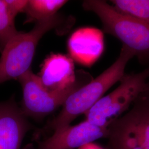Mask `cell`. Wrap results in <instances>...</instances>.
<instances>
[{
    "instance_id": "obj_1",
    "label": "cell",
    "mask_w": 149,
    "mask_h": 149,
    "mask_svg": "<svg viewBox=\"0 0 149 149\" xmlns=\"http://www.w3.org/2000/svg\"><path fill=\"white\" fill-rule=\"evenodd\" d=\"M74 22L72 17H66L56 14L37 22L30 32H19L1 52L0 84L9 80L18 79L31 69L36 47L45 33L55 29L59 34H63L69 31Z\"/></svg>"
},
{
    "instance_id": "obj_2",
    "label": "cell",
    "mask_w": 149,
    "mask_h": 149,
    "mask_svg": "<svg viewBox=\"0 0 149 149\" xmlns=\"http://www.w3.org/2000/svg\"><path fill=\"white\" fill-rule=\"evenodd\" d=\"M134 56L132 50L123 45L116 61L95 79L72 93L62 106L60 112L48 122L45 129L54 132L70 125L78 116L85 114L107 91L121 80L128 62Z\"/></svg>"
},
{
    "instance_id": "obj_3",
    "label": "cell",
    "mask_w": 149,
    "mask_h": 149,
    "mask_svg": "<svg viewBox=\"0 0 149 149\" xmlns=\"http://www.w3.org/2000/svg\"><path fill=\"white\" fill-rule=\"evenodd\" d=\"M82 7L100 18L104 33L117 38L141 63L149 66V23L119 12L105 1L86 0Z\"/></svg>"
},
{
    "instance_id": "obj_4",
    "label": "cell",
    "mask_w": 149,
    "mask_h": 149,
    "mask_svg": "<svg viewBox=\"0 0 149 149\" xmlns=\"http://www.w3.org/2000/svg\"><path fill=\"white\" fill-rule=\"evenodd\" d=\"M149 79V66L138 73L125 74L117 88L103 96L86 113L85 120L98 127L108 128L143 94Z\"/></svg>"
},
{
    "instance_id": "obj_5",
    "label": "cell",
    "mask_w": 149,
    "mask_h": 149,
    "mask_svg": "<svg viewBox=\"0 0 149 149\" xmlns=\"http://www.w3.org/2000/svg\"><path fill=\"white\" fill-rule=\"evenodd\" d=\"M93 79L90 74L80 70L71 85L61 90L49 91L43 87L39 76L29 69L18 79L23 90L22 110L27 117L43 118L63 106L72 93Z\"/></svg>"
},
{
    "instance_id": "obj_6",
    "label": "cell",
    "mask_w": 149,
    "mask_h": 149,
    "mask_svg": "<svg viewBox=\"0 0 149 149\" xmlns=\"http://www.w3.org/2000/svg\"><path fill=\"white\" fill-rule=\"evenodd\" d=\"M111 149H149V100L140 96L133 108L108 127Z\"/></svg>"
},
{
    "instance_id": "obj_7",
    "label": "cell",
    "mask_w": 149,
    "mask_h": 149,
    "mask_svg": "<svg viewBox=\"0 0 149 149\" xmlns=\"http://www.w3.org/2000/svg\"><path fill=\"white\" fill-rule=\"evenodd\" d=\"M108 128L100 127L86 120L75 125H70L54 132L42 141L40 149H79L102 138H107Z\"/></svg>"
},
{
    "instance_id": "obj_8",
    "label": "cell",
    "mask_w": 149,
    "mask_h": 149,
    "mask_svg": "<svg viewBox=\"0 0 149 149\" xmlns=\"http://www.w3.org/2000/svg\"><path fill=\"white\" fill-rule=\"evenodd\" d=\"M30 127L27 116L13 97L0 102V149H20Z\"/></svg>"
},
{
    "instance_id": "obj_9",
    "label": "cell",
    "mask_w": 149,
    "mask_h": 149,
    "mask_svg": "<svg viewBox=\"0 0 149 149\" xmlns=\"http://www.w3.org/2000/svg\"><path fill=\"white\" fill-rule=\"evenodd\" d=\"M68 47L71 59L84 66H91L104 51L103 33L95 28H80L70 36Z\"/></svg>"
},
{
    "instance_id": "obj_10",
    "label": "cell",
    "mask_w": 149,
    "mask_h": 149,
    "mask_svg": "<svg viewBox=\"0 0 149 149\" xmlns=\"http://www.w3.org/2000/svg\"><path fill=\"white\" fill-rule=\"evenodd\" d=\"M74 60L63 54H52L43 64L38 76L43 87L49 91L61 90L73 84L77 71H74Z\"/></svg>"
},
{
    "instance_id": "obj_11",
    "label": "cell",
    "mask_w": 149,
    "mask_h": 149,
    "mask_svg": "<svg viewBox=\"0 0 149 149\" xmlns=\"http://www.w3.org/2000/svg\"><path fill=\"white\" fill-rule=\"evenodd\" d=\"M68 1L65 0H29L24 12L27 22L39 21L55 16Z\"/></svg>"
},
{
    "instance_id": "obj_12",
    "label": "cell",
    "mask_w": 149,
    "mask_h": 149,
    "mask_svg": "<svg viewBox=\"0 0 149 149\" xmlns=\"http://www.w3.org/2000/svg\"><path fill=\"white\" fill-rule=\"evenodd\" d=\"M117 11L149 23V0H113Z\"/></svg>"
},
{
    "instance_id": "obj_13",
    "label": "cell",
    "mask_w": 149,
    "mask_h": 149,
    "mask_svg": "<svg viewBox=\"0 0 149 149\" xmlns=\"http://www.w3.org/2000/svg\"><path fill=\"white\" fill-rule=\"evenodd\" d=\"M15 18L6 0H0V52L19 32L15 27Z\"/></svg>"
},
{
    "instance_id": "obj_14",
    "label": "cell",
    "mask_w": 149,
    "mask_h": 149,
    "mask_svg": "<svg viewBox=\"0 0 149 149\" xmlns=\"http://www.w3.org/2000/svg\"><path fill=\"white\" fill-rule=\"evenodd\" d=\"M11 13L16 16L20 12H24L27 6L28 1L26 0H6Z\"/></svg>"
},
{
    "instance_id": "obj_15",
    "label": "cell",
    "mask_w": 149,
    "mask_h": 149,
    "mask_svg": "<svg viewBox=\"0 0 149 149\" xmlns=\"http://www.w3.org/2000/svg\"><path fill=\"white\" fill-rule=\"evenodd\" d=\"M78 149H104L101 147V146L94 144L93 143L86 144L82 146H81L80 148Z\"/></svg>"
},
{
    "instance_id": "obj_16",
    "label": "cell",
    "mask_w": 149,
    "mask_h": 149,
    "mask_svg": "<svg viewBox=\"0 0 149 149\" xmlns=\"http://www.w3.org/2000/svg\"><path fill=\"white\" fill-rule=\"evenodd\" d=\"M141 96H143L144 97H145V98H146L149 100V79L148 81V82H147V84L146 86L145 91H144V92L143 93Z\"/></svg>"
}]
</instances>
